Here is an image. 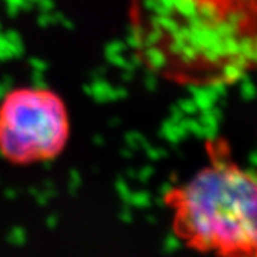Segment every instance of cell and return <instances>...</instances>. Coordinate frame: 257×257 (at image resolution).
Here are the masks:
<instances>
[{"instance_id":"7a4b0ae2","label":"cell","mask_w":257,"mask_h":257,"mask_svg":"<svg viewBox=\"0 0 257 257\" xmlns=\"http://www.w3.org/2000/svg\"><path fill=\"white\" fill-rule=\"evenodd\" d=\"M70 139L64 100L46 87H16L0 101V155L18 166L53 160Z\"/></svg>"},{"instance_id":"3957f363","label":"cell","mask_w":257,"mask_h":257,"mask_svg":"<svg viewBox=\"0 0 257 257\" xmlns=\"http://www.w3.org/2000/svg\"><path fill=\"white\" fill-rule=\"evenodd\" d=\"M179 247H180V240L177 239L176 236H169V237L166 239V253H172V251H175V250H177Z\"/></svg>"},{"instance_id":"277c9868","label":"cell","mask_w":257,"mask_h":257,"mask_svg":"<svg viewBox=\"0 0 257 257\" xmlns=\"http://www.w3.org/2000/svg\"><path fill=\"white\" fill-rule=\"evenodd\" d=\"M10 241L15 243V244H23L25 243V234H23V231L20 229L15 230L13 234L10 236Z\"/></svg>"},{"instance_id":"6da1fadb","label":"cell","mask_w":257,"mask_h":257,"mask_svg":"<svg viewBox=\"0 0 257 257\" xmlns=\"http://www.w3.org/2000/svg\"><path fill=\"white\" fill-rule=\"evenodd\" d=\"M209 165L180 187H166L163 202L176 209V227L203 250L256 244L254 175L240 167L223 139L207 143Z\"/></svg>"}]
</instances>
